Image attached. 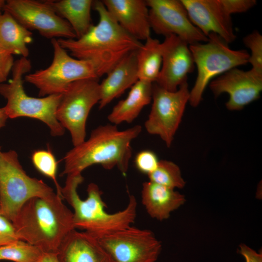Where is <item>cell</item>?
I'll return each mask as SVG.
<instances>
[{
  "label": "cell",
  "mask_w": 262,
  "mask_h": 262,
  "mask_svg": "<svg viewBox=\"0 0 262 262\" xmlns=\"http://www.w3.org/2000/svg\"><path fill=\"white\" fill-rule=\"evenodd\" d=\"M208 37L206 42L189 45L197 71L189 93L188 102L193 107L201 102L205 89L213 78L248 63L249 53L246 50L231 49L215 33H210Z\"/></svg>",
  "instance_id": "cell-6"
},
{
  "label": "cell",
  "mask_w": 262,
  "mask_h": 262,
  "mask_svg": "<svg viewBox=\"0 0 262 262\" xmlns=\"http://www.w3.org/2000/svg\"><path fill=\"white\" fill-rule=\"evenodd\" d=\"M32 68L27 58L21 57L15 61L12 77L8 83L0 84V95L6 99L4 107L11 119L28 117L41 121L49 128L51 135L60 136L65 129L58 121L56 112L62 94H53L42 98L32 97L24 89L23 77Z\"/></svg>",
  "instance_id": "cell-5"
},
{
  "label": "cell",
  "mask_w": 262,
  "mask_h": 262,
  "mask_svg": "<svg viewBox=\"0 0 262 262\" xmlns=\"http://www.w3.org/2000/svg\"><path fill=\"white\" fill-rule=\"evenodd\" d=\"M33 33L19 23L7 12L0 15V47L13 55L27 58V45L33 40Z\"/></svg>",
  "instance_id": "cell-23"
},
{
  "label": "cell",
  "mask_w": 262,
  "mask_h": 262,
  "mask_svg": "<svg viewBox=\"0 0 262 262\" xmlns=\"http://www.w3.org/2000/svg\"><path fill=\"white\" fill-rule=\"evenodd\" d=\"M136 55L137 50L124 57L99 83V109L119 97L139 80Z\"/></svg>",
  "instance_id": "cell-19"
},
{
  "label": "cell",
  "mask_w": 262,
  "mask_h": 262,
  "mask_svg": "<svg viewBox=\"0 0 262 262\" xmlns=\"http://www.w3.org/2000/svg\"><path fill=\"white\" fill-rule=\"evenodd\" d=\"M193 24L205 35L213 33L229 44L235 40L231 16L219 0H180Z\"/></svg>",
  "instance_id": "cell-16"
},
{
  "label": "cell",
  "mask_w": 262,
  "mask_h": 262,
  "mask_svg": "<svg viewBox=\"0 0 262 262\" xmlns=\"http://www.w3.org/2000/svg\"><path fill=\"white\" fill-rule=\"evenodd\" d=\"M96 238L113 262H156L162 249L151 231L131 226Z\"/></svg>",
  "instance_id": "cell-11"
},
{
  "label": "cell",
  "mask_w": 262,
  "mask_h": 262,
  "mask_svg": "<svg viewBox=\"0 0 262 262\" xmlns=\"http://www.w3.org/2000/svg\"><path fill=\"white\" fill-rule=\"evenodd\" d=\"M57 256L59 262H113L95 237L75 229L65 238Z\"/></svg>",
  "instance_id": "cell-18"
},
{
  "label": "cell",
  "mask_w": 262,
  "mask_h": 262,
  "mask_svg": "<svg viewBox=\"0 0 262 262\" xmlns=\"http://www.w3.org/2000/svg\"><path fill=\"white\" fill-rule=\"evenodd\" d=\"M138 80L153 83L156 82L162 63V43L149 37L137 50Z\"/></svg>",
  "instance_id": "cell-24"
},
{
  "label": "cell",
  "mask_w": 262,
  "mask_h": 262,
  "mask_svg": "<svg viewBox=\"0 0 262 262\" xmlns=\"http://www.w3.org/2000/svg\"><path fill=\"white\" fill-rule=\"evenodd\" d=\"M152 83L138 80L131 87L127 97L119 101L108 115V121L116 125L131 123L152 100Z\"/></svg>",
  "instance_id": "cell-21"
},
{
  "label": "cell",
  "mask_w": 262,
  "mask_h": 262,
  "mask_svg": "<svg viewBox=\"0 0 262 262\" xmlns=\"http://www.w3.org/2000/svg\"><path fill=\"white\" fill-rule=\"evenodd\" d=\"M14 63L13 55L0 47V84L7 81Z\"/></svg>",
  "instance_id": "cell-32"
},
{
  "label": "cell",
  "mask_w": 262,
  "mask_h": 262,
  "mask_svg": "<svg viewBox=\"0 0 262 262\" xmlns=\"http://www.w3.org/2000/svg\"><path fill=\"white\" fill-rule=\"evenodd\" d=\"M108 11L122 28L136 39L150 36L149 10L144 0H103Z\"/></svg>",
  "instance_id": "cell-17"
},
{
  "label": "cell",
  "mask_w": 262,
  "mask_h": 262,
  "mask_svg": "<svg viewBox=\"0 0 262 262\" xmlns=\"http://www.w3.org/2000/svg\"><path fill=\"white\" fill-rule=\"evenodd\" d=\"M99 20L77 39L59 38L57 41L75 58L89 60L107 74L124 57L137 50L141 42L128 33L107 10L101 0H94L93 6Z\"/></svg>",
  "instance_id": "cell-1"
},
{
  "label": "cell",
  "mask_w": 262,
  "mask_h": 262,
  "mask_svg": "<svg viewBox=\"0 0 262 262\" xmlns=\"http://www.w3.org/2000/svg\"><path fill=\"white\" fill-rule=\"evenodd\" d=\"M43 253L38 247L18 239L0 247V260L37 262Z\"/></svg>",
  "instance_id": "cell-25"
},
{
  "label": "cell",
  "mask_w": 262,
  "mask_h": 262,
  "mask_svg": "<svg viewBox=\"0 0 262 262\" xmlns=\"http://www.w3.org/2000/svg\"><path fill=\"white\" fill-rule=\"evenodd\" d=\"M57 193L27 201L13 224L18 238L43 252L57 253L66 236L75 229L72 212Z\"/></svg>",
  "instance_id": "cell-3"
},
{
  "label": "cell",
  "mask_w": 262,
  "mask_h": 262,
  "mask_svg": "<svg viewBox=\"0 0 262 262\" xmlns=\"http://www.w3.org/2000/svg\"><path fill=\"white\" fill-rule=\"evenodd\" d=\"M33 166L40 173L52 180L56 188V193L63 199L61 190L57 179L58 164L54 155L48 149L37 150L33 153L31 157Z\"/></svg>",
  "instance_id": "cell-27"
},
{
  "label": "cell",
  "mask_w": 262,
  "mask_h": 262,
  "mask_svg": "<svg viewBox=\"0 0 262 262\" xmlns=\"http://www.w3.org/2000/svg\"><path fill=\"white\" fill-rule=\"evenodd\" d=\"M37 262H59L57 253L43 252Z\"/></svg>",
  "instance_id": "cell-34"
},
{
  "label": "cell",
  "mask_w": 262,
  "mask_h": 262,
  "mask_svg": "<svg viewBox=\"0 0 262 262\" xmlns=\"http://www.w3.org/2000/svg\"><path fill=\"white\" fill-rule=\"evenodd\" d=\"M55 193L42 180L27 174L16 151L0 150V214L13 223L27 201Z\"/></svg>",
  "instance_id": "cell-7"
},
{
  "label": "cell",
  "mask_w": 262,
  "mask_h": 262,
  "mask_svg": "<svg viewBox=\"0 0 262 262\" xmlns=\"http://www.w3.org/2000/svg\"><path fill=\"white\" fill-rule=\"evenodd\" d=\"M219 2L226 12L230 16L246 12L257 3L255 0H219Z\"/></svg>",
  "instance_id": "cell-30"
},
{
  "label": "cell",
  "mask_w": 262,
  "mask_h": 262,
  "mask_svg": "<svg viewBox=\"0 0 262 262\" xmlns=\"http://www.w3.org/2000/svg\"><path fill=\"white\" fill-rule=\"evenodd\" d=\"M147 176L149 181L173 189L185 185L179 166L170 161H159L156 169Z\"/></svg>",
  "instance_id": "cell-26"
},
{
  "label": "cell",
  "mask_w": 262,
  "mask_h": 262,
  "mask_svg": "<svg viewBox=\"0 0 262 262\" xmlns=\"http://www.w3.org/2000/svg\"><path fill=\"white\" fill-rule=\"evenodd\" d=\"M51 43L53 58L50 66L24 77L26 82L38 89L39 96L62 94L75 82L84 79L98 80L103 75L93 62L69 55L56 38L51 39Z\"/></svg>",
  "instance_id": "cell-8"
},
{
  "label": "cell",
  "mask_w": 262,
  "mask_h": 262,
  "mask_svg": "<svg viewBox=\"0 0 262 262\" xmlns=\"http://www.w3.org/2000/svg\"><path fill=\"white\" fill-rule=\"evenodd\" d=\"M190 91L187 82L176 91L164 89L155 83L152 85V103L145 123L147 131L159 136L170 147L181 122Z\"/></svg>",
  "instance_id": "cell-10"
},
{
  "label": "cell",
  "mask_w": 262,
  "mask_h": 262,
  "mask_svg": "<svg viewBox=\"0 0 262 262\" xmlns=\"http://www.w3.org/2000/svg\"><path fill=\"white\" fill-rule=\"evenodd\" d=\"M244 45L250 50L248 63L252 69L262 73V36L255 30L243 38Z\"/></svg>",
  "instance_id": "cell-28"
},
{
  "label": "cell",
  "mask_w": 262,
  "mask_h": 262,
  "mask_svg": "<svg viewBox=\"0 0 262 262\" xmlns=\"http://www.w3.org/2000/svg\"><path fill=\"white\" fill-rule=\"evenodd\" d=\"M92 0H47L55 12L70 24L77 38L84 35L92 26Z\"/></svg>",
  "instance_id": "cell-22"
},
{
  "label": "cell",
  "mask_w": 262,
  "mask_h": 262,
  "mask_svg": "<svg viewBox=\"0 0 262 262\" xmlns=\"http://www.w3.org/2000/svg\"><path fill=\"white\" fill-rule=\"evenodd\" d=\"M0 148H0V150H0Z\"/></svg>",
  "instance_id": "cell-37"
},
{
  "label": "cell",
  "mask_w": 262,
  "mask_h": 262,
  "mask_svg": "<svg viewBox=\"0 0 262 262\" xmlns=\"http://www.w3.org/2000/svg\"><path fill=\"white\" fill-rule=\"evenodd\" d=\"M3 11L10 14L28 30H35L48 39H76L70 24L59 16L45 1L7 0Z\"/></svg>",
  "instance_id": "cell-12"
},
{
  "label": "cell",
  "mask_w": 262,
  "mask_h": 262,
  "mask_svg": "<svg viewBox=\"0 0 262 262\" xmlns=\"http://www.w3.org/2000/svg\"><path fill=\"white\" fill-rule=\"evenodd\" d=\"M141 131L139 125L125 130H119L116 125L112 124L97 127L87 140L66 154L61 176L82 174L96 164L107 170L116 167L125 175L132 154L131 143Z\"/></svg>",
  "instance_id": "cell-2"
},
{
  "label": "cell",
  "mask_w": 262,
  "mask_h": 262,
  "mask_svg": "<svg viewBox=\"0 0 262 262\" xmlns=\"http://www.w3.org/2000/svg\"><path fill=\"white\" fill-rule=\"evenodd\" d=\"M162 43V63L157 81L159 86L176 91L187 82V76L195 68L189 45L179 37L171 35Z\"/></svg>",
  "instance_id": "cell-15"
},
{
  "label": "cell",
  "mask_w": 262,
  "mask_h": 262,
  "mask_svg": "<svg viewBox=\"0 0 262 262\" xmlns=\"http://www.w3.org/2000/svg\"><path fill=\"white\" fill-rule=\"evenodd\" d=\"M209 86L215 97L226 93V103L230 111H239L258 99L262 91V73L253 69L244 71L235 67L211 81Z\"/></svg>",
  "instance_id": "cell-14"
},
{
  "label": "cell",
  "mask_w": 262,
  "mask_h": 262,
  "mask_svg": "<svg viewBox=\"0 0 262 262\" xmlns=\"http://www.w3.org/2000/svg\"><path fill=\"white\" fill-rule=\"evenodd\" d=\"M239 252L246 262H262V254L258 253L245 244L239 246Z\"/></svg>",
  "instance_id": "cell-33"
},
{
  "label": "cell",
  "mask_w": 262,
  "mask_h": 262,
  "mask_svg": "<svg viewBox=\"0 0 262 262\" xmlns=\"http://www.w3.org/2000/svg\"><path fill=\"white\" fill-rule=\"evenodd\" d=\"M18 239L13 223L0 214V247Z\"/></svg>",
  "instance_id": "cell-31"
},
{
  "label": "cell",
  "mask_w": 262,
  "mask_h": 262,
  "mask_svg": "<svg viewBox=\"0 0 262 262\" xmlns=\"http://www.w3.org/2000/svg\"><path fill=\"white\" fill-rule=\"evenodd\" d=\"M151 29L165 37L174 35L189 45L206 42L205 35L190 20L187 11L178 0H147Z\"/></svg>",
  "instance_id": "cell-13"
},
{
  "label": "cell",
  "mask_w": 262,
  "mask_h": 262,
  "mask_svg": "<svg viewBox=\"0 0 262 262\" xmlns=\"http://www.w3.org/2000/svg\"><path fill=\"white\" fill-rule=\"evenodd\" d=\"M8 118L4 107L0 108V129L5 125Z\"/></svg>",
  "instance_id": "cell-35"
},
{
  "label": "cell",
  "mask_w": 262,
  "mask_h": 262,
  "mask_svg": "<svg viewBox=\"0 0 262 262\" xmlns=\"http://www.w3.org/2000/svg\"><path fill=\"white\" fill-rule=\"evenodd\" d=\"M5 3V0H0V15L2 14L1 11L3 10V7Z\"/></svg>",
  "instance_id": "cell-36"
},
{
  "label": "cell",
  "mask_w": 262,
  "mask_h": 262,
  "mask_svg": "<svg viewBox=\"0 0 262 262\" xmlns=\"http://www.w3.org/2000/svg\"><path fill=\"white\" fill-rule=\"evenodd\" d=\"M159 161L154 152L144 150L136 154L134 164L138 171L148 175L156 169Z\"/></svg>",
  "instance_id": "cell-29"
},
{
  "label": "cell",
  "mask_w": 262,
  "mask_h": 262,
  "mask_svg": "<svg viewBox=\"0 0 262 262\" xmlns=\"http://www.w3.org/2000/svg\"><path fill=\"white\" fill-rule=\"evenodd\" d=\"M83 180L82 174L67 175L61 190L63 199L73 209L75 229L83 230L97 238L131 226L137 212V201L134 196L129 195L125 209L110 213L106 211L107 206L102 200V193L96 183L89 184L87 198L84 200L81 198L77 189Z\"/></svg>",
  "instance_id": "cell-4"
},
{
  "label": "cell",
  "mask_w": 262,
  "mask_h": 262,
  "mask_svg": "<svg viewBox=\"0 0 262 262\" xmlns=\"http://www.w3.org/2000/svg\"><path fill=\"white\" fill-rule=\"evenodd\" d=\"M99 100V83L97 80L75 82L62 94L56 116L62 127L69 131L73 147L85 140L88 115Z\"/></svg>",
  "instance_id": "cell-9"
},
{
  "label": "cell",
  "mask_w": 262,
  "mask_h": 262,
  "mask_svg": "<svg viewBox=\"0 0 262 262\" xmlns=\"http://www.w3.org/2000/svg\"><path fill=\"white\" fill-rule=\"evenodd\" d=\"M141 199L149 215L160 221L168 218L185 202L184 195L175 189L149 180L143 183Z\"/></svg>",
  "instance_id": "cell-20"
}]
</instances>
